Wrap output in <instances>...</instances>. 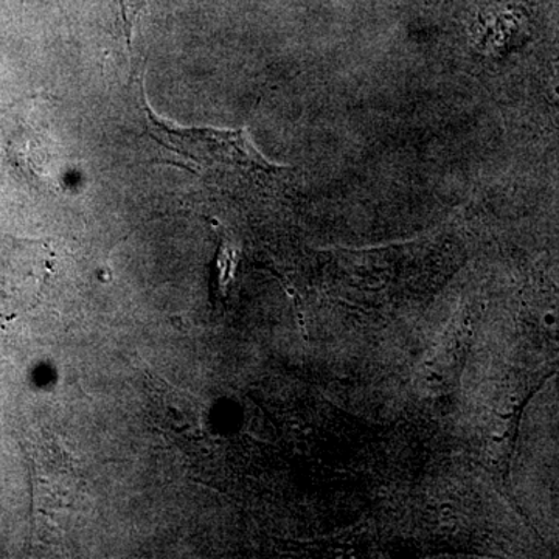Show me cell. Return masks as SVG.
Masks as SVG:
<instances>
[{
	"instance_id": "3",
	"label": "cell",
	"mask_w": 559,
	"mask_h": 559,
	"mask_svg": "<svg viewBox=\"0 0 559 559\" xmlns=\"http://www.w3.org/2000/svg\"><path fill=\"white\" fill-rule=\"evenodd\" d=\"M150 0H121V7H123L124 20H127L128 24H132L138 17L140 11L145 9L146 3Z\"/></svg>"
},
{
	"instance_id": "1",
	"label": "cell",
	"mask_w": 559,
	"mask_h": 559,
	"mask_svg": "<svg viewBox=\"0 0 559 559\" xmlns=\"http://www.w3.org/2000/svg\"><path fill=\"white\" fill-rule=\"evenodd\" d=\"M142 110L146 131L165 151L160 162L193 171L194 175L215 178L259 180L272 178L285 167L274 164L257 148L249 131L215 130V128L180 127L176 121L162 119L150 106L142 84Z\"/></svg>"
},
{
	"instance_id": "2",
	"label": "cell",
	"mask_w": 559,
	"mask_h": 559,
	"mask_svg": "<svg viewBox=\"0 0 559 559\" xmlns=\"http://www.w3.org/2000/svg\"><path fill=\"white\" fill-rule=\"evenodd\" d=\"M157 414L160 415L159 425L162 428L173 430L175 436H187L186 430L198 426L197 412H193L191 404L186 399H179L178 393L171 389L162 390L159 393Z\"/></svg>"
}]
</instances>
